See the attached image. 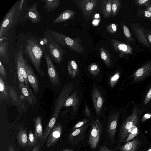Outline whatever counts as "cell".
Here are the masks:
<instances>
[{
    "instance_id": "obj_28",
    "label": "cell",
    "mask_w": 151,
    "mask_h": 151,
    "mask_svg": "<svg viewBox=\"0 0 151 151\" xmlns=\"http://www.w3.org/2000/svg\"><path fill=\"white\" fill-rule=\"evenodd\" d=\"M9 92L7 86L4 82L1 75H0V103L7 100Z\"/></svg>"
},
{
    "instance_id": "obj_13",
    "label": "cell",
    "mask_w": 151,
    "mask_h": 151,
    "mask_svg": "<svg viewBox=\"0 0 151 151\" xmlns=\"http://www.w3.org/2000/svg\"><path fill=\"white\" fill-rule=\"evenodd\" d=\"M7 87L12 103L19 110L26 111V106L21 98L18 96L14 88L9 84Z\"/></svg>"
},
{
    "instance_id": "obj_22",
    "label": "cell",
    "mask_w": 151,
    "mask_h": 151,
    "mask_svg": "<svg viewBox=\"0 0 151 151\" xmlns=\"http://www.w3.org/2000/svg\"><path fill=\"white\" fill-rule=\"evenodd\" d=\"M75 12L70 9L63 12L53 21V24L60 23L72 19L75 15Z\"/></svg>"
},
{
    "instance_id": "obj_15",
    "label": "cell",
    "mask_w": 151,
    "mask_h": 151,
    "mask_svg": "<svg viewBox=\"0 0 151 151\" xmlns=\"http://www.w3.org/2000/svg\"><path fill=\"white\" fill-rule=\"evenodd\" d=\"M111 42L112 47L116 52L122 54H132V49L128 45L114 39H111Z\"/></svg>"
},
{
    "instance_id": "obj_20",
    "label": "cell",
    "mask_w": 151,
    "mask_h": 151,
    "mask_svg": "<svg viewBox=\"0 0 151 151\" xmlns=\"http://www.w3.org/2000/svg\"><path fill=\"white\" fill-rule=\"evenodd\" d=\"M37 3L33 4L28 10L26 18L34 24H36L41 21V17L37 9Z\"/></svg>"
},
{
    "instance_id": "obj_21",
    "label": "cell",
    "mask_w": 151,
    "mask_h": 151,
    "mask_svg": "<svg viewBox=\"0 0 151 151\" xmlns=\"http://www.w3.org/2000/svg\"><path fill=\"white\" fill-rule=\"evenodd\" d=\"M131 25L132 29L139 42L143 45L150 47V44L143 32L139 22H137L135 24L131 23Z\"/></svg>"
},
{
    "instance_id": "obj_25",
    "label": "cell",
    "mask_w": 151,
    "mask_h": 151,
    "mask_svg": "<svg viewBox=\"0 0 151 151\" xmlns=\"http://www.w3.org/2000/svg\"><path fill=\"white\" fill-rule=\"evenodd\" d=\"M112 0H104L102 3L101 9L103 17L107 19L112 15Z\"/></svg>"
},
{
    "instance_id": "obj_46",
    "label": "cell",
    "mask_w": 151,
    "mask_h": 151,
    "mask_svg": "<svg viewBox=\"0 0 151 151\" xmlns=\"http://www.w3.org/2000/svg\"><path fill=\"white\" fill-rule=\"evenodd\" d=\"M151 114L150 113H147L145 114L142 117L141 121L144 122L150 118Z\"/></svg>"
},
{
    "instance_id": "obj_11",
    "label": "cell",
    "mask_w": 151,
    "mask_h": 151,
    "mask_svg": "<svg viewBox=\"0 0 151 151\" xmlns=\"http://www.w3.org/2000/svg\"><path fill=\"white\" fill-rule=\"evenodd\" d=\"M151 76V60L143 65L132 74L133 81L137 83Z\"/></svg>"
},
{
    "instance_id": "obj_45",
    "label": "cell",
    "mask_w": 151,
    "mask_h": 151,
    "mask_svg": "<svg viewBox=\"0 0 151 151\" xmlns=\"http://www.w3.org/2000/svg\"><path fill=\"white\" fill-rule=\"evenodd\" d=\"M38 41L41 45L44 46L46 45L48 42V40L47 38L44 37L40 39Z\"/></svg>"
},
{
    "instance_id": "obj_30",
    "label": "cell",
    "mask_w": 151,
    "mask_h": 151,
    "mask_svg": "<svg viewBox=\"0 0 151 151\" xmlns=\"http://www.w3.org/2000/svg\"><path fill=\"white\" fill-rule=\"evenodd\" d=\"M41 1L45 3V8L49 12H52L55 10L59 5L60 0H45Z\"/></svg>"
},
{
    "instance_id": "obj_26",
    "label": "cell",
    "mask_w": 151,
    "mask_h": 151,
    "mask_svg": "<svg viewBox=\"0 0 151 151\" xmlns=\"http://www.w3.org/2000/svg\"><path fill=\"white\" fill-rule=\"evenodd\" d=\"M67 70L69 74L74 79L79 73V70L76 63L74 60L69 61L67 66Z\"/></svg>"
},
{
    "instance_id": "obj_29",
    "label": "cell",
    "mask_w": 151,
    "mask_h": 151,
    "mask_svg": "<svg viewBox=\"0 0 151 151\" xmlns=\"http://www.w3.org/2000/svg\"><path fill=\"white\" fill-rule=\"evenodd\" d=\"M100 55L101 57L105 64L108 66H110L111 65V55L107 49L101 47L100 48Z\"/></svg>"
},
{
    "instance_id": "obj_41",
    "label": "cell",
    "mask_w": 151,
    "mask_h": 151,
    "mask_svg": "<svg viewBox=\"0 0 151 151\" xmlns=\"http://www.w3.org/2000/svg\"><path fill=\"white\" fill-rule=\"evenodd\" d=\"M139 134L137 127L129 134L127 139L125 141V142H129L130 140L133 139Z\"/></svg>"
},
{
    "instance_id": "obj_8",
    "label": "cell",
    "mask_w": 151,
    "mask_h": 151,
    "mask_svg": "<svg viewBox=\"0 0 151 151\" xmlns=\"http://www.w3.org/2000/svg\"><path fill=\"white\" fill-rule=\"evenodd\" d=\"M86 20L89 19L94 10L97 0H73Z\"/></svg>"
},
{
    "instance_id": "obj_2",
    "label": "cell",
    "mask_w": 151,
    "mask_h": 151,
    "mask_svg": "<svg viewBox=\"0 0 151 151\" xmlns=\"http://www.w3.org/2000/svg\"><path fill=\"white\" fill-rule=\"evenodd\" d=\"M46 30L47 33L52 36L53 40L61 46L66 47L78 53L84 52V48L82 45L80 37L72 38L53 30L46 29Z\"/></svg>"
},
{
    "instance_id": "obj_32",
    "label": "cell",
    "mask_w": 151,
    "mask_h": 151,
    "mask_svg": "<svg viewBox=\"0 0 151 151\" xmlns=\"http://www.w3.org/2000/svg\"><path fill=\"white\" fill-rule=\"evenodd\" d=\"M88 70L89 72L92 74L96 76L99 73L100 68L99 65L97 64L92 63L88 66Z\"/></svg>"
},
{
    "instance_id": "obj_9",
    "label": "cell",
    "mask_w": 151,
    "mask_h": 151,
    "mask_svg": "<svg viewBox=\"0 0 151 151\" xmlns=\"http://www.w3.org/2000/svg\"><path fill=\"white\" fill-rule=\"evenodd\" d=\"M44 57L47 65L49 79L54 86L58 87L60 84V78L52 60L47 53L45 54Z\"/></svg>"
},
{
    "instance_id": "obj_24",
    "label": "cell",
    "mask_w": 151,
    "mask_h": 151,
    "mask_svg": "<svg viewBox=\"0 0 151 151\" xmlns=\"http://www.w3.org/2000/svg\"><path fill=\"white\" fill-rule=\"evenodd\" d=\"M140 145L137 136L130 142H127L121 148V151H137Z\"/></svg>"
},
{
    "instance_id": "obj_12",
    "label": "cell",
    "mask_w": 151,
    "mask_h": 151,
    "mask_svg": "<svg viewBox=\"0 0 151 151\" xmlns=\"http://www.w3.org/2000/svg\"><path fill=\"white\" fill-rule=\"evenodd\" d=\"M26 71L29 83L32 87L34 93L38 94L39 89L38 79L29 63L25 60Z\"/></svg>"
},
{
    "instance_id": "obj_42",
    "label": "cell",
    "mask_w": 151,
    "mask_h": 151,
    "mask_svg": "<svg viewBox=\"0 0 151 151\" xmlns=\"http://www.w3.org/2000/svg\"><path fill=\"white\" fill-rule=\"evenodd\" d=\"M89 121L86 119H84V120L81 121L77 123L73 127L72 130H75V129L78 128L88 122Z\"/></svg>"
},
{
    "instance_id": "obj_3",
    "label": "cell",
    "mask_w": 151,
    "mask_h": 151,
    "mask_svg": "<svg viewBox=\"0 0 151 151\" xmlns=\"http://www.w3.org/2000/svg\"><path fill=\"white\" fill-rule=\"evenodd\" d=\"M15 58L19 86L23 85L29 86L25 60H24L23 51L22 49H19L15 53Z\"/></svg>"
},
{
    "instance_id": "obj_52",
    "label": "cell",
    "mask_w": 151,
    "mask_h": 151,
    "mask_svg": "<svg viewBox=\"0 0 151 151\" xmlns=\"http://www.w3.org/2000/svg\"><path fill=\"white\" fill-rule=\"evenodd\" d=\"M146 9L151 12V6L147 7Z\"/></svg>"
},
{
    "instance_id": "obj_18",
    "label": "cell",
    "mask_w": 151,
    "mask_h": 151,
    "mask_svg": "<svg viewBox=\"0 0 151 151\" xmlns=\"http://www.w3.org/2000/svg\"><path fill=\"white\" fill-rule=\"evenodd\" d=\"M19 87L21 94L29 104L32 106H35L37 101L29 86L23 85Z\"/></svg>"
},
{
    "instance_id": "obj_33",
    "label": "cell",
    "mask_w": 151,
    "mask_h": 151,
    "mask_svg": "<svg viewBox=\"0 0 151 151\" xmlns=\"http://www.w3.org/2000/svg\"><path fill=\"white\" fill-rule=\"evenodd\" d=\"M120 24L123 30L126 37L131 42H133L134 40V39L128 28L124 23H121Z\"/></svg>"
},
{
    "instance_id": "obj_39",
    "label": "cell",
    "mask_w": 151,
    "mask_h": 151,
    "mask_svg": "<svg viewBox=\"0 0 151 151\" xmlns=\"http://www.w3.org/2000/svg\"><path fill=\"white\" fill-rule=\"evenodd\" d=\"M134 2L136 5L140 7L145 6L147 8L151 6V0H136Z\"/></svg>"
},
{
    "instance_id": "obj_17",
    "label": "cell",
    "mask_w": 151,
    "mask_h": 151,
    "mask_svg": "<svg viewBox=\"0 0 151 151\" xmlns=\"http://www.w3.org/2000/svg\"><path fill=\"white\" fill-rule=\"evenodd\" d=\"M80 103L78 92L75 91L65 99L63 107H67L72 106L74 114L78 110Z\"/></svg>"
},
{
    "instance_id": "obj_47",
    "label": "cell",
    "mask_w": 151,
    "mask_h": 151,
    "mask_svg": "<svg viewBox=\"0 0 151 151\" xmlns=\"http://www.w3.org/2000/svg\"><path fill=\"white\" fill-rule=\"evenodd\" d=\"M84 111L87 117H90L91 116L89 109L87 105H85V106Z\"/></svg>"
},
{
    "instance_id": "obj_5",
    "label": "cell",
    "mask_w": 151,
    "mask_h": 151,
    "mask_svg": "<svg viewBox=\"0 0 151 151\" xmlns=\"http://www.w3.org/2000/svg\"><path fill=\"white\" fill-rule=\"evenodd\" d=\"M74 86L75 85L73 84H68L64 86L56 100L54 111L49 121L55 123L61 109L65 99L69 96Z\"/></svg>"
},
{
    "instance_id": "obj_4",
    "label": "cell",
    "mask_w": 151,
    "mask_h": 151,
    "mask_svg": "<svg viewBox=\"0 0 151 151\" xmlns=\"http://www.w3.org/2000/svg\"><path fill=\"white\" fill-rule=\"evenodd\" d=\"M45 33L48 40L46 45L50 52L51 58L56 63L60 65L64 60L63 56L65 50L63 49L61 46L55 41L48 33L46 32Z\"/></svg>"
},
{
    "instance_id": "obj_19",
    "label": "cell",
    "mask_w": 151,
    "mask_h": 151,
    "mask_svg": "<svg viewBox=\"0 0 151 151\" xmlns=\"http://www.w3.org/2000/svg\"><path fill=\"white\" fill-rule=\"evenodd\" d=\"M62 127L60 124L56 125L52 129L48 138L46 143L47 147L55 145L60 137L62 132Z\"/></svg>"
},
{
    "instance_id": "obj_49",
    "label": "cell",
    "mask_w": 151,
    "mask_h": 151,
    "mask_svg": "<svg viewBox=\"0 0 151 151\" xmlns=\"http://www.w3.org/2000/svg\"><path fill=\"white\" fill-rule=\"evenodd\" d=\"M8 150L9 151H15L13 146L11 145H9Z\"/></svg>"
},
{
    "instance_id": "obj_43",
    "label": "cell",
    "mask_w": 151,
    "mask_h": 151,
    "mask_svg": "<svg viewBox=\"0 0 151 151\" xmlns=\"http://www.w3.org/2000/svg\"><path fill=\"white\" fill-rule=\"evenodd\" d=\"M151 99V87L147 94L144 101V104H147Z\"/></svg>"
},
{
    "instance_id": "obj_10",
    "label": "cell",
    "mask_w": 151,
    "mask_h": 151,
    "mask_svg": "<svg viewBox=\"0 0 151 151\" xmlns=\"http://www.w3.org/2000/svg\"><path fill=\"white\" fill-rule=\"evenodd\" d=\"M140 110L134 108L131 115L128 116L121 125L119 134V142H122L124 136L128 129L131 127L137 118Z\"/></svg>"
},
{
    "instance_id": "obj_35",
    "label": "cell",
    "mask_w": 151,
    "mask_h": 151,
    "mask_svg": "<svg viewBox=\"0 0 151 151\" xmlns=\"http://www.w3.org/2000/svg\"><path fill=\"white\" fill-rule=\"evenodd\" d=\"M37 141L35 134L31 131L29 130L28 136V145L30 147H32L35 145Z\"/></svg>"
},
{
    "instance_id": "obj_6",
    "label": "cell",
    "mask_w": 151,
    "mask_h": 151,
    "mask_svg": "<svg viewBox=\"0 0 151 151\" xmlns=\"http://www.w3.org/2000/svg\"><path fill=\"white\" fill-rule=\"evenodd\" d=\"M102 124L98 119L91 122L89 138V143L92 149L96 148L98 145L100 137L102 133Z\"/></svg>"
},
{
    "instance_id": "obj_51",
    "label": "cell",
    "mask_w": 151,
    "mask_h": 151,
    "mask_svg": "<svg viewBox=\"0 0 151 151\" xmlns=\"http://www.w3.org/2000/svg\"><path fill=\"white\" fill-rule=\"evenodd\" d=\"M62 151H74L73 150L69 149V148H66Z\"/></svg>"
},
{
    "instance_id": "obj_54",
    "label": "cell",
    "mask_w": 151,
    "mask_h": 151,
    "mask_svg": "<svg viewBox=\"0 0 151 151\" xmlns=\"http://www.w3.org/2000/svg\"><path fill=\"white\" fill-rule=\"evenodd\" d=\"M148 19H151V16L150 18H149Z\"/></svg>"
},
{
    "instance_id": "obj_50",
    "label": "cell",
    "mask_w": 151,
    "mask_h": 151,
    "mask_svg": "<svg viewBox=\"0 0 151 151\" xmlns=\"http://www.w3.org/2000/svg\"><path fill=\"white\" fill-rule=\"evenodd\" d=\"M148 38L151 44V34H150L148 36Z\"/></svg>"
},
{
    "instance_id": "obj_40",
    "label": "cell",
    "mask_w": 151,
    "mask_h": 151,
    "mask_svg": "<svg viewBox=\"0 0 151 151\" xmlns=\"http://www.w3.org/2000/svg\"><path fill=\"white\" fill-rule=\"evenodd\" d=\"M89 125V124H87L75 129L69 135V138H72L73 137L79 134L82 131L86 129Z\"/></svg>"
},
{
    "instance_id": "obj_16",
    "label": "cell",
    "mask_w": 151,
    "mask_h": 151,
    "mask_svg": "<svg viewBox=\"0 0 151 151\" xmlns=\"http://www.w3.org/2000/svg\"><path fill=\"white\" fill-rule=\"evenodd\" d=\"M92 99L96 113L99 115L102 112L103 100L101 93L96 87H94L93 89Z\"/></svg>"
},
{
    "instance_id": "obj_7",
    "label": "cell",
    "mask_w": 151,
    "mask_h": 151,
    "mask_svg": "<svg viewBox=\"0 0 151 151\" xmlns=\"http://www.w3.org/2000/svg\"><path fill=\"white\" fill-rule=\"evenodd\" d=\"M16 3L9 11L2 20L0 26V38L3 37L12 27L14 19L16 12L19 5Z\"/></svg>"
},
{
    "instance_id": "obj_1",
    "label": "cell",
    "mask_w": 151,
    "mask_h": 151,
    "mask_svg": "<svg viewBox=\"0 0 151 151\" xmlns=\"http://www.w3.org/2000/svg\"><path fill=\"white\" fill-rule=\"evenodd\" d=\"M38 40L30 38L26 40L25 45V52L28 56L35 68L41 77L45 76L42 70L40 65L41 60L44 50Z\"/></svg>"
},
{
    "instance_id": "obj_14",
    "label": "cell",
    "mask_w": 151,
    "mask_h": 151,
    "mask_svg": "<svg viewBox=\"0 0 151 151\" xmlns=\"http://www.w3.org/2000/svg\"><path fill=\"white\" fill-rule=\"evenodd\" d=\"M119 117V112H115L111 115L108 119L107 132L108 137L111 139L115 134Z\"/></svg>"
},
{
    "instance_id": "obj_53",
    "label": "cell",
    "mask_w": 151,
    "mask_h": 151,
    "mask_svg": "<svg viewBox=\"0 0 151 151\" xmlns=\"http://www.w3.org/2000/svg\"><path fill=\"white\" fill-rule=\"evenodd\" d=\"M147 151H151V148L148 149Z\"/></svg>"
},
{
    "instance_id": "obj_48",
    "label": "cell",
    "mask_w": 151,
    "mask_h": 151,
    "mask_svg": "<svg viewBox=\"0 0 151 151\" xmlns=\"http://www.w3.org/2000/svg\"><path fill=\"white\" fill-rule=\"evenodd\" d=\"M41 149V146L40 145H38L35 146L32 151H40Z\"/></svg>"
},
{
    "instance_id": "obj_38",
    "label": "cell",
    "mask_w": 151,
    "mask_h": 151,
    "mask_svg": "<svg viewBox=\"0 0 151 151\" xmlns=\"http://www.w3.org/2000/svg\"><path fill=\"white\" fill-rule=\"evenodd\" d=\"M137 15L138 16L148 19L151 16V12L146 9L137 10Z\"/></svg>"
},
{
    "instance_id": "obj_27",
    "label": "cell",
    "mask_w": 151,
    "mask_h": 151,
    "mask_svg": "<svg viewBox=\"0 0 151 151\" xmlns=\"http://www.w3.org/2000/svg\"><path fill=\"white\" fill-rule=\"evenodd\" d=\"M19 144L22 147L26 146L28 143V137L26 130L22 127L20 128L17 135Z\"/></svg>"
},
{
    "instance_id": "obj_37",
    "label": "cell",
    "mask_w": 151,
    "mask_h": 151,
    "mask_svg": "<svg viewBox=\"0 0 151 151\" xmlns=\"http://www.w3.org/2000/svg\"><path fill=\"white\" fill-rule=\"evenodd\" d=\"M8 42H0V56L5 57L7 51Z\"/></svg>"
},
{
    "instance_id": "obj_34",
    "label": "cell",
    "mask_w": 151,
    "mask_h": 151,
    "mask_svg": "<svg viewBox=\"0 0 151 151\" xmlns=\"http://www.w3.org/2000/svg\"><path fill=\"white\" fill-rule=\"evenodd\" d=\"M120 72L117 71L111 76L109 79V83L111 87H113L115 85L120 77Z\"/></svg>"
},
{
    "instance_id": "obj_36",
    "label": "cell",
    "mask_w": 151,
    "mask_h": 151,
    "mask_svg": "<svg viewBox=\"0 0 151 151\" xmlns=\"http://www.w3.org/2000/svg\"><path fill=\"white\" fill-rule=\"evenodd\" d=\"M105 29L106 31L111 34H116L118 29V25L111 23L106 26Z\"/></svg>"
},
{
    "instance_id": "obj_44",
    "label": "cell",
    "mask_w": 151,
    "mask_h": 151,
    "mask_svg": "<svg viewBox=\"0 0 151 151\" xmlns=\"http://www.w3.org/2000/svg\"><path fill=\"white\" fill-rule=\"evenodd\" d=\"M0 75L3 77H6V72L5 68L1 63V61L0 62Z\"/></svg>"
},
{
    "instance_id": "obj_31",
    "label": "cell",
    "mask_w": 151,
    "mask_h": 151,
    "mask_svg": "<svg viewBox=\"0 0 151 151\" xmlns=\"http://www.w3.org/2000/svg\"><path fill=\"white\" fill-rule=\"evenodd\" d=\"M122 5L120 0H112V17L116 16L119 12Z\"/></svg>"
},
{
    "instance_id": "obj_23",
    "label": "cell",
    "mask_w": 151,
    "mask_h": 151,
    "mask_svg": "<svg viewBox=\"0 0 151 151\" xmlns=\"http://www.w3.org/2000/svg\"><path fill=\"white\" fill-rule=\"evenodd\" d=\"M34 121L35 126V135L37 140L42 141L44 133L43 131V127L42 124V119L40 116H37L35 118Z\"/></svg>"
}]
</instances>
